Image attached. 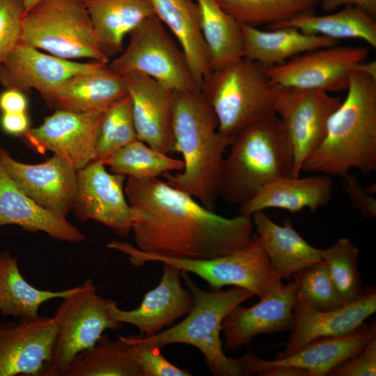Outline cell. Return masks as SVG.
Returning a JSON list of instances; mask_svg holds the SVG:
<instances>
[{"mask_svg":"<svg viewBox=\"0 0 376 376\" xmlns=\"http://www.w3.org/2000/svg\"><path fill=\"white\" fill-rule=\"evenodd\" d=\"M125 193L135 211L136 248L160 257L210 259L245 246L253 235L251 216L227 218L159 178H127Z\"/></svg>","mask_w":376,"mask_h":376,"instance_id":"6da1fadb","label":"cell"},{"mask_svg":"<svg viewBox=\"0 0 376 376\" xmlns=\"http://www.w3.org/2000/svg\"><path fill=\"white\" fill-rule=\"evenodd\" d=\"M174 151L181 153V172L162 176L170 186L214 210L219 197L224 152L232 139L218 131V123L201 90L173 93Z\"/></svg>","mask_w":376,"mask_h":376,"instance_id":"7a4b0ae2","label":"cell"},{"mask_svg":"<svg viewBox=\"0 0 376 376\" xmlns=\"http://www.w3.org/2000/svg\"><path fill=\"white\" fill-rule=\"evenodd\" d=\"M347 91L301 171L342 177L351 169L364 175L376 171V78L355 70Z\"/></svg>","mask_w":376,"mask_h":376,"instance_id":"3957f363","label":"cell"},{"mask_svg":"<svg viewBox=\"0 0 376 376\" xmlns=\"http://www.w3.org/2000/svg\"><path fill=\"white\" fill-rule=\"evenodd\" d=\"M224 158L219 197L239 206L265 185L291 177L292 145L280 118L270 113L235 135Z\"/></svg>","mask_w":376,"mask_h":376,"instance_id":"277c9868","label":"cell"},{"mask_svg":"<svg viewBox=\"0 0 376 376\" xmlns=\"http://www.w3.org/2000/svg\"><path fill=\"white\" fill-rule=\"evenodd\" d=\"M181 277L194 299L189 313L171 328L148 337L137 335L138 339L159 348L174 343L193 346L203 354L210 374L214 376L246 375L242 357H227L223 350L220 334L225 317L254 295L237 286L227 290L206 291L197 285L188 272L182 271Z\"/></svg>","mask_w":376,"mask_h":376,"instance_id":"5b68a950","label":"cell"},{"mask_svg":"<svg viewBox=\"0 0 376 376\" xmlns=\"http://www.w3.org/2000/svg\"><path fill=\"white\" fill-rule=\"evenodd\" d=\"M274 87L264 66L242 57L212 69L201 91L216 116L218 131L233 138L274 112Z\"/></svg>","mask_w":376,"mask_h":376,"instance_id":"8992f818","label":"cell"},{"mask_svg":"<svg viewBox=\"0 0 376 376\" xmlns=\"http://www.w3.org/2000/svg\"><path fill=\"white\" fill-rule=\"evenodd\" d=\"M107 246L127 255L129 262L136 267L148 262H159L193 273L205 281L212 290H221L226 285L237 286L261 299L283 285L282 279L272 269L256 234H253L251 241L243 248L210 259L160 257L145 253L127 242L116 240L109 242Z\"/></svg>","mask_w":376,"mask_h":376,"instance_id":"52a82bcc","label":"cell"},{"mask_svg":"<svg viewBox=\"0 0 376 376\" xmlns=\"http://www.w3.org/2000/svg\"><path fill=\"white\" fill-rule=\"evenodd\" d=\"M21 42L67 60L109 63L84 0H40L23 17Z\"/></svg>","mask_w":376,"mask_h":376,"instance_id":"ba28073f","label":"cell"},{"mask_svg":"<svg viewBox=\"0 0 376 376\" xmlns=\"http://www.w3.org/2000/svg\"><path fill=\"white\" fill-rule=\"evenodd\" d=\"M129 36L126 49L108 63L111 70L120 75L144 73L173 92L200 89L182 51L156 15L144 19Z\"/></svg>","mask_w":376,"mask_h":376,"instance_id":"9c48e42d","label":"cell"},{"mask_svg":"<svg viewBox=\"0 0 376 376\" xmlns=\"http://www.w3.org/2000/svg\"><path fill=\"white\" fill-rule=\"evenodd\" d=\"M61 299L53 316L57 336L47 376H63L77 354L93 345L107 329L123 327L109 315L113 299L98 295L91 279Z\"/></svg>","mask_w":376,"mask_h":376,"instance_id":"30bf717a","label":"cell"},{"mask_svg":"<svg viewBox=\"0 0 376 376\" xmlns=\"http://www.w3.org/2000/svg\"><path fill=\"white\" fill-rule=\"evenodd\" d=\"M341 101L323 91L274 85L273 109L292 148L291 177L300 176L304 161L324 139L328 120Z\"/></svg>","mask_w":376,"mask_h":376,"instance_id":"8fae6325","label":"cell"},{"mask_svg":"<svg viewBox=\"0 0 376 376\" xmlns=\"http://www.w3.org/2000/svg\"><path fill=\"white\" fill-rule=\"evenodd\" d=\"M368 54L366 47L336 45L306 52L265 69L276 86L339 92L347 90L351 75Z\"/></svg>","mask_w":376,"mask_h":376,"instance_id":"7c38bea8","label":"cell"},{"mask_svg":"<svg viewBox=\"0 0 376 376\" xmlns=\"http://www.w3.org/2000/svg\"><path fill=\"white\" fill-rule=\"evenodd\" d=\"M125 176L109 173L102 162L93 160L77 170L72 212L81 222L93 220L120 236L132 230L135 211L123 187Z\"/></svg>","mask_w":376,"mask_h":376,"instance_id":"4fadbf2b","label":"cell"},{"mask_svg":"<svg viewBox=\"0 0 376 376\" xmlns=\"http://www.w3.org/2000/svg\"><path fill=\"white\" fill-rule=\"evenodd\" d=\"M56 336L53 317L0 321V376H47Z\"/></svg>","mask_w":376,"mask_h":376,"instance_id":"5bb4252c","label":"cell"},{"mask_svg":"<svg viewBox=\"0 0 376 376\" xmlns=\"http://www.w3.org/2000/svg\"><path fill=\"white\" fill-rule=\"evenodd\" d=\"M0 163L17 186L38 204L61 218L72 212L77 169L68 161L54 155L42 163L25 164L0 146Z\"/></svg>","mask_w":376,"mask_h":376,"instance_id":"9a60e30c","label":"cell"},{"mask_svg":"<svg viewBox=\"0 0 376 376\" xmlns=\"http://www.w3.org/2000/svg\"><path fill=\"white\" fill-rule=\"evenodd\" d=\"M102 114L55 110L22 137L24 143L36 151L52 152L79 169L95 159V143Z\"/></svg>","mask_w":376,"mask_h":376,"instance_id":"2e32d148","label":"cell"},{"mask_svg":"<svg viewBox=\"0 0 376 376\" xmlns=\"http://www.w3.org/2000/svg\"><path fill=\"white\" fill-rule=\"evenodd\" d=\"M376 311L375 287L356 301L327 311L312 308L297 292L290 335L283 351L274 359L289 357L320 338L339 336L355 331Z\"/></svg>","mask_w":376,"mask_h":376,"instance_id":"e0dca14e","label":"cell"},{"mask_svg":"<svg viewBox=\"0 0 376 376\" xmlns=\"http://www.w3.org/2000/svg\"><path fill=\"white\" fill-rule=\"evenodd\" d=\"M163 264V273L158 285L145 294L138 308L123 311L112 300L109 313L114 322L132 324L138 328L140 335L148 337L189 313L194 299L190 290L182 285V270Z\"/></svg>","mask_w":376,"mask_h":376,"instance_id":"ac0fdd59","label":"cell"},{"mask_svg":"<svg viewBox=\"0 0 376 376\" xmlns=\"http://www.w3.org/2000/svg\"><path fill=\"white\" fill-rule=\"evenodd\" d=\"M121 76L131 100L137 139L165 154L174 151L173 91L142 72H130Z\"/></svg>","mask_w":376,"mask_h":376,"instance_id":"d6986e66","label":"cell"},{"mask_svg":"<svg viewBox=\"0 0 376 376\" xmlns=\"http://www.w3.org/2000/svg\"><path fill=\"white\" fill-rule=\"evenodd\" d=\"M297 292L295 283L290 280L253 306L245 308L239 305L234 308L221 323L225 349L235 351L250 345L253 338L260 334L290 331Z\"/></svg>","mask_w":376,"mask_h":376,"instance_id":"ffe728a7","label":"cell"},{"mask_svg":"<svg viewBox=\"0 0 376 376\" xmlns=\"http://www.w3.org/2000/svg\"><path fill=\"white\" fill-rule=\"evenodd\" d=\"M104 63L64 59L20 42L0 68V84L25 93L36 90L42 96L70 78Z\"/></svg>","mask_w":376,"mask_h":376,"instance_id":"44dd1931","label":"cell"},{"mask_svg":"<svg viewBox=\"0 0 376 376\" xmlns=\"http://www.w3.org/2000/svg\"><path fill=\"white\" fill-rule=\"evenodd\" d=\"M376 338V323H363L355 331L343 336L317 338L295 354L272 361L251 353L242 356L246 375L257 374L273 365H290L304 368L310 376L327 375L335 367L359 354Z\"/></svg>","mask_w":376,"mask_h":376,"instance_id":"7402d4cb","label":"cell"},{"mask_svg":"<svg viewBox=\"0 0 376 376\" xmlns=\"http://www.w3.org/2000/svg\"><path fill=\"white\" fill-rule=\"evenodd\" d=\"M127 95L122 76L104 63L70 78L41 97L55 110L99 114Z\"/></svg>","mask_w":376,"mask_h":376,"instance_id":"603a6c76","label":"cell"},{"mask_svg":"<svg viewBox=\"0 0 376 376\" xmlns=\"http://www.w3.org/2000/svg\"><path fill=\"white\" fill-rule=\"evenodd\" d=\"M11 224L30 233H45L57 240L78 243L86 240L67 218L48 211L21 190L0 163V226Z\"/></svg>","mask_w":376,"mask_h":376,"instance_id":"cb8c5ba5","label":"cell"},{"mask_svg":"<svg viewBox=\"0 0 376 376\" xmlns=\"http://www.w3.org/2000/svg\"><path fill=\"white\" fill-rule=\"evenodd\" d=\"M155 15L172 33L189 71L201 90L212 72L210 52L203 38L201 15L195 0H151Z\"/></svg>","mask_w":376,"mask_h":376,"instance_id":"d4e9b609","label":"cell"},{"mask_svg":"<svg viewBox=\"0 0 376 376\" xmlns=\"http://www.w3.org/2000/svg\"><path fill=\"white\" fill-rule=\"evenodd\" d=\"M251 218L272 269L282 280L290 279L300 270L323 261L320 249L308 243L290 220L279 225L264 210L255 212Z\"/></svg>","mask_w":376,"mask_h":376,"instance_id":"484cf974","label":"cell"},{"mask_svg":"<svg viewBox=\"0 0 376 376\" xmlns=\"http://www.w3.org/2000/svg\"><path fill=\"white\" fill-rule=\"evenodd\" d=\"M332 194V180L327 175L308 177H283L262 187L249 201L239 207L240 214L251 216L268 208L290 212L308 208L315 212L327 205Z\"/></svg>","mask_w":376,"mask_h":376,"instance_id":"4316f807","label":"cell"},{"mask_svg":"<svg viewBox=\"0 0 376 376\" xmlns=\"http://www.w3.org/2000/svg\"><path fill=\"white\" fill-rule=\"evenodd\" d=\"M241 28L244 57L265 68L282 64L310 50L338 45V41L323 36L306 33L291 26L262 30L241 24Z\"/></svg>","mask_w":376,"mask_h":376,"instance_id":"83f0119b","label":"cell"},{"mask_svg":"<svg viewBox=\"0 0 376 376\" xmlns=\"http://www.w3.org/2000/svg\"><path fill=\"white\" fill-rule=\"evenodd\" d=\"M98 45L110 59L123 51V42L144 19L155 15L151 0H84Z\"/></svg>","mask_w":376,"mask_h":376,"instance_id":"f1b7e54d","label":"cell"},{"mask_svg":"<svg viewBox=\"0 0 376 376\" xmlns=\"http://www.w3.org/2000/svg\"><path fill=\"white\" fill-rule=\"evenodd\" d=\"M77 287V286H76ZM76 287L53 291L33 287L22 276L17 258L10 251H0V314L18 320H36L40 306L54 299H63Z\"/></svg>","mask_w":376,"mask_h":376,"instance_id":"f546056e","label":"cell"},{"mask_svg":"<svg viewBox=\"0 0 376 376\" xmlns=\"http://www.w3.org/2000/svg\"><path fill=\"white\" fill-rule=\"evenodd\" d=\"M63 376H143L131 346L121 336L111 340L102 334L90 347L77 354Z\"/></svg>","mask_w":376,"mask_h":376,"instance_id":"4dcf8cb0","label":"cell"},{"mask_svg":"<svg viewBox=\"0 0 376 376\" xmlns=\"http://www.w3.org/2000/svg\"><path fill=\"white\" fill-rule=\"evenodd\" d=\"M283 26L294 27L306 33L323 36L336 40L342 38L360 39L376 47L375 19L354 6H345L340 10L327 15L311 13L301 15L267 29Z\"/></svg>","mask_w":376,"mask_h":376,"instance_id":"1f68e13d","label":"cell"},{"mask_svg":"<svg viewBox=\"0 0 376 376\" xmlns=\"http://www.w3.org/2000/svg\"><path fill=\"white\" fill-rule=\"evenodd\" d=\"M201 15L203 38L210 52L212 70L244 57L241 24L216 0H195Z\"/></svg>","mask_w":376,"mask_h":376,"instance_id":"d6a6232c","label":"cell"},{"mask_svg":"<svg viewBox=\"0 0 376 376\" xmlns=\"http://www.w3.org/2000/svg\"><path fill=\"white\" fill-rule=\"evenodd\" d=\"M238 23L267 28L315 13L320 0H216Z\"/></svg>","mask_w":376,"mask_h":376,"instance_id":"836d02e7","label":"cell"},{"mask_svg":"<svg viewBox=\"0 0 376 376\" xmlns=\"http://www.w3.org/2000/svg\"><path fill=\"white\" fill-rule=\"evenodd\" d=\"M103 164L111 172L137 179L159 178L164 173L183 169L182 160L172 158L138 139L118 149Z\"/></svg>","mask_w":376,"mask_h":376,"instance_id":"e575fe53","label":"cell"},{"mask_svg":"<svg viewBox=\"0 0 376 376\" xmlns=\"http://www.w3.org/2000/svg\"><path fill=\"white\" fill-rule=\"evenodd\" d=\"M331 277L346 304L353 302L368 290L363 285L358 267L359 249L347 237H340L326 249H320Z\"/></svg>","mask_w":376,"mask_h":376,"instance_id":"d590c367","label":"cell"},{"mask_svg":"<svg viewBox=\"0 0 376 376\" xmlns=\"http://www.w3.org/2000/svg\"><path fill=\"white\" fill-rule=\"evenodd\" d=\"M137 139L128 95L102 113L95 143V159L104 162L111 154Z\"/></svg>","mask_w":376,"mask_h":376,"instance_id":"8d00e7d4","label":"cell"},{"mask_svg":"<svg viewBox=\"0 0 376 376\" xmlns=\"http://www.w3.org/2000/svg\"><path fill=\"white\" fill-rule=\"evenodd\" d=\"M292 279L297 292L316 310L333 311L347 304L338 292L324 261L300 270Z\"/></svg>","mask_w":376,"mask_h":376,"instance_id":"74e56055","label":"cell"},{"mask_svg":"<svg viewBox=\"0 0 376 376\" xmlns=\"http://www.w3.org/2000/svg\"><path fill=\"white\" fill-rule=\"evenodd\" d=\"M121 338L131 346L143 376L192 375L190 372L180 368L167 360L161 353V348L140 341L137 335Z\"/></svg>","mask_w":376,"mask_h":376,"instance_id":"f35d334b","label":"cell"},{"mask_svg":"<svg viewBox=\"0 0 376 376\" xmlns=\"http://www.w3.org/2000/svg\"><path fill=\"white\" fill-rule=\"evenodd\" d=\"M23 0H0V68L21 42Z\"/></svg>","mask_w":376,"mask_h":376,"instance_id":"ab89813d","label":"cell"},{"mask_svg":"<svg viewBox=\"0 0 376 376\" xmlns=\"http://www.w3.org/2000/svg\"><path fill=\"white\" fill-rule=\"evenodd\" d=\"M329 376H375L376 338L370 341L363 350L335 367Z\"/></svg>","mask_w":376,"mask_h":376,"instance_id":"60d3db41","label":"cell"},{"mask_svg":"<svg viewBox=\"0 0 376 376\" xmlns=\"http://www.w3.org/2000/svg\"><path fill=\"white\" fill-rule=\"evenodd\" d=\"M341 178L343 187L350 200L352 206L366 218L376 217V199L373 194L360 185L354 174L347 173Z\"/></svg>","mask_w":376,"mask_h":376,"instance_id":"b9f144b4","label":"cell"},{"mask_svg":"<svg viewBox=\"0 0 376 376\" xmlns=\"http://www.w3.org/2000/svg\"><path fill=\"white\" fill-rule=\"evenodd\" d=\"M0 124L6 133L21 137L31 128L26 112L2 113Z\"/></svg>","mask_w":376,"mask_h":376,"instance_id":"7bdbcfd3","label":"cell"},{"mask_svg":"<svg viewBox=\"0 0 376 376\" xmlns=\"http://www.w3.org/2000/svg\"><path fill=\"white\" fill-rule=\"evenodd\" d=\"M26 94L15 88H5L0 93V111L2 113L26 112L29 101Z\"/></svg>","mask_w":376,"mask_h":376,"instance_id":"ee69618b","label":"cell"},{"mask_svg":"<svg viewBox=\"0 0 376 376\" xmlns=\"http://www.w3.org/2000/svg\"><path fill=\"white\" fill-rule=\"evenodd\" d=\"M320 6L323 10L331 12L345 6L358 7L370 16L376 17V0H320Z\"/></svg>","mask_w":376,"mask_h":376,"instance_id":"f6af8a7d","label":"cell"},{"mask_svg":"<svg viewBox=\"0 0 376 376\" xmlns=\"http://www.w3.org/2000/svg\"><path fill=\"white\" fill-rule=\"evenodd\" d=\"M258 376H310L308 370L290 365H273L260 370Z\"/></svg>","mask_w":376,"mask_h":376,"instance_id":"bcb514c9","label":"cell"},{"mask_svg":"<svg viewBox=\"0 0 376 376\" xmlns=\"http://www.w3.org/2000/svg\"><path fill=\"white\" fill-rule=\"evenodd\" d=\"M356 70L360 71L374 78H376V61L374 60L369 62H366L365 61L357 66Z\"/></svg>","mask_w":376,"mask_h":376,"instance_id":"7dc6e473","label":"cell"},{"mask_svg":"<svg viewBox=\"0 0 376 376\" xmlns=\"http://www.w3.org/2000/svg\"><path fill=\"white\" fill-rule=\"evenodd\" d=\"M25 13L29 11L33 6H35L40 0H23Z\"/></svg>","mask_w":376,"mask_h":376,"instance_id":"c3c4849f","label":"cell"}]
</instances>
